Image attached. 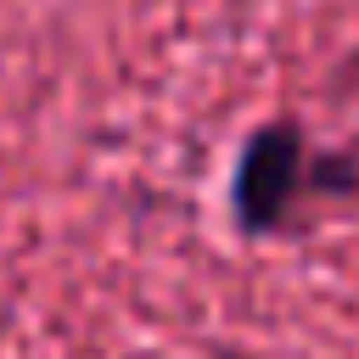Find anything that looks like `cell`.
Instances as JSON below:
<instances>
[{
    "mask_svg": "<svg viewBox=\"0 0 359 359\" xmlns=\"http://www.w3.org/2000/svg\"><path fill=\"white\" fill-rule=\"evenodd\" d=\"M303 168H309V151H303V129L292 118H275V123H258L236 157V174H230V213H236V230L247 236H269L286 213H292V196L303 185Z\"/></svg>",
    "mask_w": 359,
    "mask_h": 359,
    "instance_id": "1",
    "label": "cell"
}]
</instances>
